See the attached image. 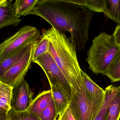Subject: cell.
Listing matches in <instances>:
<instances>
[{
  "label": "cell",
  "instance_id": "12",
  "mask_svg": "<svg viewBox=\"0 0 120 120\" xmlns=\"http://www.w3.org/2000/svg\"><path fill=\"white\" fill-rule=\"evenodd\" d=\"M118 89L113 85H111L105 89V94L101 106L94 120H105L107 109L112 98Z\"/></svg>",
  "mask_w": 120,
  "mask_h": 120
},
{
  "label": "cell",
  "instance_id": "7",
  "mask_svg": "<svg viewBox=\"0 0 120 120\" xmlns=\"http://www.w3.org/2000/svg\"><path fill=\"white\" fill-rule=\"evenodd\" d=\"M38 40L33 42L27 52L5 73L0 81L13 87L24 80L27 71L31 67L34 49Z\"/></svg>",
  "mask_w": 120,
  "mask_h": 120
},
{
  "label": "cell",
  "instance_id": "10",
  "mask_svg": "<svg viewBox=\"0 0 120 120\" xmlns=\"http://www.w3.org/2000/svg\"><path fill=\"white\" fill-rule=\"evenodd\" d=\"M52 98L51 90L43 91L33 99L27 110L39 118L42 111L47 106Z\"/></svg>",
  "mask_w": 120,
  "mask_h": 120
},
{
  "label": "cell",
  "instance_id": "5",
  "mask_svg": "<svg viewBox=\"0 0 120 120\" xmlns=\"http://www.w3.org/2000/svg\"><path fill=\"white\" fill-rule=\"evenodd\" d=\"M103 101H93L84 89L80 92L72 91L68 106L75 120H94Z\"/></svg>",
  "mask_w": 120,
  "mask_h": 120
},
{
  "label": "cell",
  "instance_id": "18",
  "mask_svg": "<svg viewBox=\"0 0 120 120\" xmlns=\"http://www.w3.org/2000/svg\"><path fill=\"white\" fill-rule=\"evenodd\" d=\"M39 0H15L13 4L15 12L19 16H26L34 8Z\"/></svg>",
  "mask_w": 120,
  "mask_h": 120
},
{
  "label": "cell",
  "instance_id": "13",
  "mask_svg": "<svg viewBox=\"0 0 120 120\" xmlns=\"http://www.w3.org/2000/svg\"><path fill=\"white\" fill-rule=\"evenodd\" d=\"M34 42L28 44L15 54L0 63V80L3 78L5 73L27 52Z\"/></svg>",
  "mask_w": 120,
  "mask_h": 120
},
{
  "label": "cell",
  "instance_id": "28",
  "mask_svg": "<svg viewBox=\"0 0 120 120\" xmlns=\"http://www.w3.org/2000/svg\"><path fill=\"white\" fill-rule=\"evenodd\" d=\"M5 0H0V4L1 3H3L4 1H6Z\"/></svg>",
  "mask_w": 120,
  "mask_h": 120
},
{
  "label": "cell",
  "instance_id": "30",
  "mask_svg": "<svg viewBox=\"0 0 120 120\" xmlns=\"http://www.w3.org/2000/svg\"></svg>",
  "mask_w": 120,
  "mask_h": 120
},
{
  "label": "cell",
  "instance_id": "22",
  "mask_svg": "<svg viewBox=\"0 0 120 120\" xmlns=\"http://www.w3.org/2000/svg\"><path fill=\"white\" fill-rule=\"evenodd\" d=\"M85 6L94 12H103L105 15L108 12L106 0H85Z\"/></svg>",
  "mask_w": 120,
  "mask_h": 120
},
{
  "label": "cell",
  "instance_id": "9",
  "mask_svg": "<svg viewBox=\"0 0 120 120\" xmlns=\"http://www.w3.org/2000/svg\"><path fill=\"white\" fill-rule=\"evenodd\" d=\"M12 0H7L0 4V30L10 25L17 26L22 21L20 16L15 12Z\"/></svg>",
  "mask_w": 120,
  "mask_h": 120
},
{
  "label": "cell",
  "instance_id": "4",
  "mask_svg": "<svg viewBox=\"0 0 120 120\" xmlns=\"http://www.w3.org/2000/svg\"><path fill=\"white\" fill-rule=\"evenodd\" d=\"M41 36L36 27L27 25L0 44V63L12 56L29 44L37 41Z\"/></svg>",
  "mask_w": 120,
  "mask_h": 120
},
{
  "label": "cell",
  "instance_id": "20",
  "mask_svg": "<svg viewBox=\"0 0 120 120\" xmlns=\"http://www.w3.org/2000/svg\"><path fill=\"white\" fill-rule=\"evenodd\" d=\"M7 120H41L27 110L18 111L11 108L7 113Z\"/></svg>",
  "mask_w": 120,
  "mask_h": 120
},
{
  "label": "cell",
  "instance_id": "2",
  "mask_svg": "<svg viewBox=\"0 0 120 120\" xmlns=\"http://www.w3.org/2000/svg\"><path fill=\"white\" fill-rule=\"evenodd\" d=\"M41 36L49 41V52L70 86L72 91L80 92L84 89L82 71L76 49L63 32L52 27L44 30Z\"/></svg>",
  "mask_w": 120,
  "mask_h": 120
},
{
  "label": "cell",
  "instance_id": "6",
  "mask_svg": "<svg viewBox=\"0 0 120 120\" xmlns=\"http://www.w3.org/2000/svg\"><path fill=\"white\" fill-rule=\"evenodd\" d=\"M32 62L38 65L44 71L50 86L60 89L71 99L72 90L70 86L49 52Z\"/></svg>",
  "mask_w": 120,
  "mask_h": 120
},
{
  "label": "cell",
  "instance_id": "26",
  "mask_svg": "<svg viewBox=\"0 0 120 120\" xmlns=\"http://www.w3.org/2000/svg\"><path fill=\"white\" fill-rule=\"evenodd\" d=\"M39 0L55 1H66L71 2L79 5L85 6L86 3L85 0Z\"/></svg>",
  "mask_w": 120,
  "mask_h": 120
},
{
  "label": "cell",
  "instance_id": "1",
  "mask_svg": "<svg viewBox=\"0 0 120 120\" xmlns=\"http://www.w3.org/2000/svg\"><path fill=\"white\" fill-rule=\"evenodd\" d=\"M30 14L42 18L59 31L69 32L75 49H84L93 16L85 6L66 1L39 0Z\"/></svg>",
  "mask_w": 120,
  "mask_h": 120
},
{
  "label": "cell",
  "instance_id": "24",
  "mask_svg": "<svg viewBox=\"0 0 120 120\" xmlns=\"http://www.w3.org/2000/svg\"><path fill=\"white\" fill-rule=\"evenodd\" d=\"M59 116L58 120H75L68 105Z\"/></svg>",
  "mask_w": 120,
  "mask_h": 120
},
{
  "label": "cell",
  "instance_id": "11",
  "mask_svg": "<svg viewBox=\"0 0 120 120\" xmlns=\"http://www.w3.org/2000/svg\"><path fill=\"white\" fill-rule=\"evenodd\" d=\"M82 77L85 91L91 98L95 101H103L105 91L82 71Z\"/></svg>",
  "mask_w": 120,
  "mask_h": 120
},
{
  "label": "cell",
  "instance_id": "3",
  "mask_svg": "<svg viewBox=\"0 0 120 120\" xmlns=\"http://www.w3.org/2000/svg\"><path fill=\"white\" fill-rule=\"evenodd\" d=\"M87 53L89 68L94 74L104 75L120 49L113 35L102 32L95 37Z\"/></svg>",
  "mask_w": 120,
  "mask_h": 120
},
{
  "label": "cell",
  "instance_id": "17",
  "mask_svg": "<svg viewBox=\"0 0 120 120\" xmlns=\"http://www.w3.org/2000/svg\"><path fill=\"white\" fill-rule=\"evenodd\" d=\"M104 75L107 76L112 82L120 81V49Z\"/></svg>",
  "mask_w": 120,
  "mask_h": 120
},
{
  "label": "cell",
  "instance_id": "29",
  "mask_svg": "<svg viewBox=\"0 0 120 120\" xmlns=\"http://www.w3.org/2000/svg\"><path fill=\"white\" fill-rule=\"evenodd\" d=\"M119 86L120 87V86Z\"/></svg>",
  "mask_w": 120,
  "mask_h": 120
},
{
  "label": "cell",
  "instance_id": "27",
  "mask_svg": "<svg viewBox=\"0 0 120 120\" xmlns=\"http://www.w3.org/2000/svg\"><path fill=\"white\" fill-rule=\"evenodd\" d=\"M8 112L0 109V120H7Z\"/></svg>",
  "mask_w": 120,
  "mask_h": 120
},
{
  "label": "cell",
  "instance_id": "15",
  "mask_svg": "<svg viewBox=\"0 0 120 120\" xmlns=\"http://www.w3.org/2000/svg\"><path fill=\"white\" fill-rule=\"evenodd\" d=\"M120 87L110 102L107 109L105 120H120Z\"/></svg>",
  "mask_w": 120,
  "mask_h": 120
},
{
  "label": "cell",
  "instance_id": "23",
  "mask_svg": "<svg viewBox=\"0 0 120 120\" xmlns=\"http://www.w3.org/2000/svg\"><path fill=\"white\" fill-rule=\"evenodd\" d=\"M49 40L41 35L34 49L32 61L37 59L44 53L49 52Z\"/></svg>",
  "mask_w": 120,
  "mask_h": 120
},
{
  "label": "cell",
  "instance_id": "16",
  "mask_svg": "<svg viewBox=\"0 0 120 120\" xmlns=\"http://www.w3.org/2000/svg\"><path fill=\"white\" fill-rule=\"evenodd\" d=\"M13 87L0 81V109L7 112L11 109V100Z\"/></svg>",
  "mask_w": 120,
  "mask_h": 120
},
{
  "label": "cell",
  "instance_id": "21",
  "mask_svg": "<svg viewBox=\"0 0 120 120\" xmlns=\"http://www.w3.org/2000/svg\"><path fill=\"white\" fill-rule=\"evenodd\" d=\"M59 115L53 98L42 111L40 115L41 120H56Z\"/></svg>",
  "mask_w": 120,
  "mask_h": 120
},
{
  "label": "cell",
  "instance_id": "8",
  "mask_svg": "<svg viewBox=\"0 0 120 120\" xmlns=\"http://www.w3.org/2000/svg\"><path fill=\"white\" fill-rule=\"evenodd\" d=\"M33 94L27 82L24 80L13 88L11 108L18 111L28 110L33 101Z\"/></svg>",
  "mask_w": 120,
  "mask_h": 120
},
{
  "label": "cell",
  "instance_id": "14",
  "mask_svg": "<svg viewBox=\"0 0 120 120\" xmlns=\"http://www.w3.org/2000/svg\"><path fill=\"white\" fill-rule=\"evenodd\" d=\"M53 98L58 114L62 113L69 105L70 98L61 89L50 86Z\"/></svg>",
  "mask_w": 120,
  "mask_h": 120
},
{
  "label": "cell",
  "instance_id": "25",
  "mask_svg": "<svg viewBox=\"0 0 120 120\" xmlns=\"http://www.w3.org/2000/svg\"><path fill=\"white\" fill-rule=\"evenodd\" d=\"M113 35L117 44L120 46V24L117 25Z\"/></svg>",
  "mask_w": 120,
  "mask_h": 120
},
{
  "label": "cell",
  "instance_id": "19",
  "mask_svg": "<svg viewBox=\"0 0 120 120\" xmlns=\"http://www.w3.org/2000/svg\"><path fill=\"white\" fill-rule=\"evenodd\" d=\"M106 16L120 24V0H106Z\"/></svg>",
  "mask_w": 120,
  "mask_h": 120
}]
</instances>
